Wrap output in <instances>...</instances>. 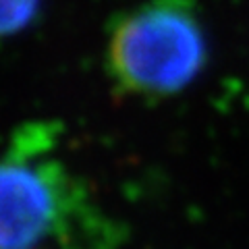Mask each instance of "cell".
Instances as JSON below:
<instances>
[{"mask_svg":"<svg viewBox=\"0 0 249 249\" xmlns=\"http://www.w3.org/2000/svg\"><path fill=\"white\" fill-rule=\"evenodd\" d=\"M208 40L196 0H145L114 21L106 62L123 93L162 100L201 73Z\"/></svg>","mask_w":249,"mask_h":249,"instance_id":"2","label":"cell"},{"mask_svg":"<svg viewBox=\"0 0 249 249\" xmlns=\"http://www.w3.org/2000/svg\"><path fill=\"white\" fill-rule=\"evenodd\" d=\"M54 137L50 124H29L0 158V249L67 247L89 216L79 183L50 156Z\"/></svg>","mask_w":249,"mask_h":249,"instance_id":"1","label":"cell"},{"mask_svg":"<svg viewBox=\"0 0 249 249\" xmlns=\"http://www.w3.org/2000/svg\"><path fill=\"white\" fill-rule=\"evenodd\" d=\"M42 0H0V37L23 31L40 11Z\"/></svg>","mask_w":249,"mask_h":249,"instance_id":"3","label":"cell"}]
</instances>
